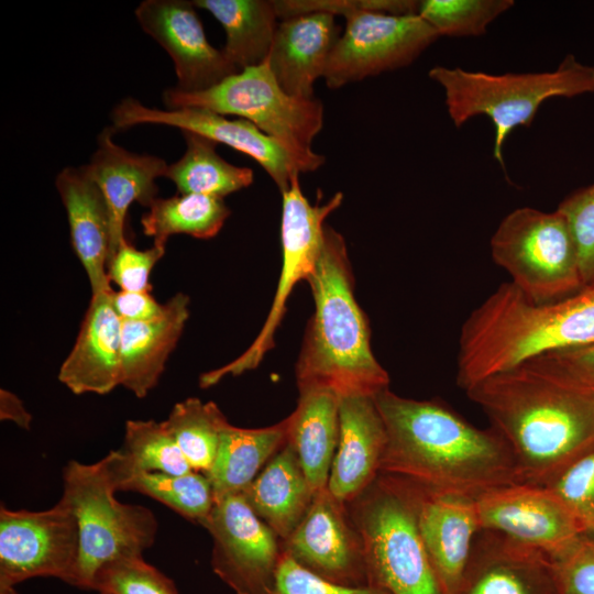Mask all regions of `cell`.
Instances as JSON below:
<instances>
[{
	"label": "cell",
	"mask_w": 594,
	"mask_h": 594,
	"mask_svg": "<svg viewBox=\"0 0 594 594\" xmlns=\"http://www.w3.org/2000/svg\"><path fill=\"white\" fill-rule=\"evenodd\" d=\"M464 392L509 447L522 483L544 485L594 447V388L574 382L543 355Z\"/></svg>",
	"instance_id": "6da1fadb"
},
{
	"label": "cell",
	"mask_w": 594,
	"mask_h": 594,
	"mask_svg": "<svg viewBox=\"0 0 594 594\" xmlns=\"http://www.w3.org/2000/svg\"><path fill=\"white\" fill-rule=\"evenodd\" d=\"M386 429L380 473L476 498L522 483L514 455L492 428L481 429L437 400L374 396Z\"/></svg>",
	"instance_id": "7a4b0ae2"
},
{
	"label": "cell",
	"mask_w": 594,
	"mask_h": 594,
	"mask_svg": "<svg viewBox=\"0 0 594 594\" xmlns=\"http://www.w3.org/2000/svg\"><path fill=\"white\" fill-rule=\"evenodd\" d=\"M593 343L594 284L560 300L536 304L504 283L461 328L457 384L466 391L534 358Z\"/></svg>",
	"instance_id": "3957f363"
},
{
	"label": "cell",
	"mask_w": 594,
	"mask_h": 594,
	"mask_svg": "<svg viewBox=\"0 0 594 594\" xmlns=\"http://www.w3.org/2000/svg\"><path fill=\"white\" fill-rule=\"evenodd\" d=\"M307 280L315 314L296 364L298 389L324 387L339 397H374L388 387L389 377L371 349L369 323L353 294L345 241L327 224L319 257Z\"/></svg>",
	"instance_id": "277c9868"
},
{
	"label": "cell",
	"mask_w": 594,
	"mask_h": 594,
	"mask_svg": "<svg viewBox=\"0 0 594 594\" xmlns=\"http://www.w3.org/2000/svg\"><path fill=\"white\" fill-rule=\"evenodd\" d=\"M429 77L443 88L447 110L457 128L476 116L492 121L493 156L504 173L507 136L518 127L529 128L546 100L594 94V66L580 63L572 54L553 72L491 75L435 66Z\"/></svg>",
	"instance_id": "5b68a950"
},
{
	"label": "cell",
	"mask_w": 594,
	"mask_h": 594,
	"mask_svg": "<svg viewBox=\"0 0 594 594\" xmlns=\"http://www.w3.org/2000/svg\"><path fill=\"white\" fill-rule=\"evenodd\" d=\"M117 477L110 452L100 461H69L63 471L64 499L79 526V554L68 584L91 590L97 572L122 558L143 557L157 534L155 515L116 498Z\"/></svg>",
	"instance_id": "8992f818"
},
{
	"label": "cell",
	"mask_w": 594,
	"mask_h": 594,
	"mask_svg": "<svg viewBox=\"0 0 594 594\" xmlns=\"http://www.w3.org/2000/svg\"><path fill=\"white\" fill-rule=\"evenodd\" d=\"M166 109L198 108L252 122L278 141L311 173L324 156L311 143L323 127V105L286 94L266 62L230 75L218 85L198 92L169 88L162 95Z\"/></svg>",
	"instance_id": "52a82bcc"
},
{
	"label": "cell",
	"mask_w": 594,
	"mask_h": 594,
	"mask_svg": "<svg viewBox=\"0 0 594 594\" xmlns=\"http://www.w3.org/2000/svg\"><path fill=\"white\" fill-rule=\"evenodd\" d=\"M346 507L363 541L370 586L441 594L414 512L393 475L378 473Z\"/></svg>",
	"instance_id": "ba28073f"
},
{
	"label": "cell",
	"mask_w": 594,
	"mask_h": 594,
	"mask_svg": "<svg viewBox=\"0 0 594 594\" xmlns=\"http://www.w3.org/2000/svg\"><path fill=\"white\" fill-rule=\"evenodd\" d=\"M490 246L494 262L532 302L557 301L584 287L573 234L558 210H513L501 221Z\"/></svg>",
	"instance_id": "9c48e42d"
},
{
	"label": "cell",
	"mask_w": 594,
	"mask_h": 594,
	"mask_svg": "<svg viewBox=\"0 0 594 594\" xmlns=\"http://www.w3.org/2000/svg\"><path fill=\"white\" fill-rule=\"evenodd\" d=\"M282 196L283 262L268 316L258 336L242 355L199 377V385L202 388L218 384L228 375L238 376L255 369L272 349L274 333L285 314L286 302L294 286L300 279L307 280L314 272L322 245L324 220L341 206L343 200L342 193L338 191L326 204L311 205L301 193L299 176L293 178Z\"/></svg>",
	"instance_id": "30bf717a"
},
{
	"label": "cell",
	"mask_w": 594,
	"mask_h": 594,
	"mask_svg": "<svg viewBox=\"0 0 594 594\" xmlns=\"http://www.w3.org/2000/svg\"><path fill=\"white\" fill-rule=\"evenodd\" d=\"M79 554V526L59 499L45 510L0 508V588L33 578L68 583Z\"/></svg>",
	"instance_id": "8fae6325"
},
{
	"label": "cell",
	"mask_w": 594,
	"mask_h": 594,
	"mask_svg": "<svg viewBox=\"0 0 594 594\" xmlns=\"http://www.w3.org/2000/svg\"><path fill=\"white\" fill-rule=\"evenodd\" d=\"M345 21L323 75L332 89L406 67L440 36L418 14L364 11Z\"/></svg>",
	"instance_id": "7c38bea8"
},
{
	"label": "cell",
	"mask_w": 594,
	"mask_h": 594,
	"mask_svg": "<svg viewBox=\"0 0 594 594\" xmlns=\"http://www.w3.org/2000/svg\"><path fill=\"white\" fill-rule=\"evenodd\" d=\"M201 526L212 538V571L235 594H266L272 588L282 542L242 493L216 502Z\"/></svg>",
	"instance_id": "4fadbf2b"
},
{
	"label": "cell",
	"mask_w": 594,
	"mask_h": 594,
	"mask_svg": "<svg viewBox=\"0 0 594 594\" xmlns=\"http://www.w3.org/2000/svg\"><path fill=\"white\" fill-rule=\"evenodd\" d=\"M110 116V128L114 132L139 124H161L194 132L217 144L230 146L261 165L282 194L294 177L307 173L305 166L278 141L241 118L229 119L227 116L198 108H150L131 97L118 102Z\"/></svg>",
	"instance_id": "5bb4252c"
},
{
	"label": "cell",
	"mask_w": 594,
	"mask_h": 594,
	"mask_svg": "<svg viewBox=\"0 0 594 594\" xmlns=\"http://www.w3.org/2000/svg\"><path fill=\"white\" fill-rule=\"evenodd\" d=\"M282 549L305 569L332 583L370 586L361 535L345 503L328 485L312 503Z\"/></svg>",
	"instance_id": "9a60e30c"
},
{
	"label": "cell",
	"mask_w": 594,
	"mask_h": 594,
	"mask_svg": "<svg viewBox=\"0 0 594 594\" xmlns=\"http://www.w3.org/2000/svg\"><path fill=\"white\" fill-rule=\"evenodd\" d=\"M393 476L414 512L441 594H455L481 530L475 498Z\"/></svg>",
	"instance_id": "2e32d148"
},
{
	"label": "cell",
	"mask_w": 594,
	"mask_h": 594,
	"mask_svg": "<svg viewBox=\"0 0 594 594\" xmlns=\"http://www.w3.org/2000/svg\"><path fill=\"white\" fill-rule=\"evenodd\" d=\"M481 529L499 532L550 558L584 529L548 487L519 483L490 490L475 498Z\"/></svg>",
	"instance_id": "e0dca14e"
},
{
	"label": "cell",
	"mask_w": 594,
	"mask_h": 594,
	"mask_svg": "<svg viewBox=\"0 0 594 594\" xmlns=\"http://www.w3.org/2000/svg\"><path fill=\"white\" fill-rule=\"evenodd\" d=\"M193 1L144 0L135 9L143 31L169 55L177 77L176 89L207 90L240 70L205 33Z\"/></svg>",
	"instance_id": "ac0fdd59"
},
{
	"label": "cell",
	"mask_w": 594,
	"mask_h": 594,
	"mask_svg": "<svg viewBox=\"0 0 594 594\" xmlns=\"http://www.w3.org/2000/svg\"><path fill=\"white\" fill-rule=\"evenodd\" d=\"M455 594H558L553 563L536 548L481 529Z\"/></svg>",
	"instance_id": "d6986e66"
},
{
	"label": "cell",
	"mask_w": 594,
	"mask_h": 594,
	"mask_svg": "<svg viewBox=\"0 0 594 594\" xmlns=\"http://www.w3.org/2000/svg\"><path fill=\"white\" fill-rule=\"evenodd\" d=\"M113 130L98 136V146L88 164L82 165L100 189L110 218L109 260L127 240L125 219L130 206L139 202L150 208L157 198L156 179L165 177L166 162L154 155L130 152L112 140ZM108 267V266H107Z\"/></svg>",
	"instance_id": "ffe728a7"
},
{
	"label": "cell",
	"mask_w": 594,
	"mask_h": 594,
	"mask_svg": "<svg viewBox=\"0 0 594 594\" xmlns=\"http://www.w3.org/2000/svg\"><path fill=\"white\" fill-rule=\"evenodd\" d=\"M385 446L386 429L374 397H339V440L328 480L332 495L348 504L370 486Z\"/></svg>",
	"instance_id": "44dd1931"
},
{
	"label": "cell",
	"mask_w": 594,
	"mask_h": 594,
	"mask_svg": "<svg viewBox=\"0 0 594 594\" xmlns=\"http://www.w3.org/2000/svg\"><path fill=\"white\" fill-rule=\"evenodd\" d=\"M110 292L91 295L73 349L57 378L76 395H106L121 385L122 320Z\"/></svg>",
	"instance_id": "7402d4cb"
},
{
	"label": "cell",
	"mask_w": 594,
	"mask_h": 594,
	"mask_svg": "<svg viewBox=\"0 0 594 594\" xmlns=\"http://www.w3.org/2000/svg\"><path fill=\"white\" fill-rule=\"evenodd\" d=\"M336 16L308 13L282 20L266 64L282 89L296 98H315V82L324 75L341 35Z\"/></svg>",
	"instance_id": "603a6c76"
},
{
	"label": "cell",
	"mask_w": 594,
	"mask_h": 594,
	"mask_svg": "<svg viewBox=\"0 0 594 594\" xmlns=\"http://www.w3.org/2000/svg\"><path fill=\"white\" fill-rule=\"evenodd\" d=\"M55 185L66 210L72 246L88 276L91 295L110 292V218L100 189L82 165L62 169Z\"/></svg>",
	"instance_id": "cb8c5ba5"
},
{
	"label": "cell",
	"mask_w": 594,
	"mask_h": 594,
	"mask_svg": "<svg viewBox=\"0 0 594 594\" xmlns=\"http://www.w3.org/2000/svg\"><path fill=\"white\" fill-rule=\"evenodd\" d=\"M189 302L178 293L157 318L122 321L121 385L136 397H145L157 384L189 318Z\"/></svg>",
	"instance_id": "d4e9b609"
},
{
	"label": "cell",
	"mask_w": 594,
	"mask_h": 594,
	"mask_svg": "<svg viewBox=\"0 0 594 594\" xmlns=\"http://www.w3.org/2000/svg\"><path fill=\"white\" fill-rule=\"evenodd\" d=\"M241 493L280 541L293 534L315 496L299 459L288 442Z\"/></svg>",
	"instance_id": "484cf974"
},
{
	"label": "cell",
	"mask_w": 594,
	"mask_h": 594,
	"mask_svg": "<svg viewBox=\"0 0 594 594\" xmlns=\"http://www.w3.org/2000/svg\"><path fill=\"white\" fill-rule=\"evenodd\" d=\"M339 440V395L324 387L299 391L287 417V442L294 448L316 494L328 485Z\"/></svg>",
	"instance_id": "4316f807"
},
{
	"label": "cell",
	"mask_w": 594,
	"mask_h": 594,
	"mask_svg": "<svg viewBox=\"0 0 594 594\" xmlns=\"http://www.w3.org/2000/svg\"><path fill=\"white\" fill-rule=\"evenodd\" d=\"M287 442V418L265 428H222L217 454L206 474L211 483L215 503L230 494L241 493L266 463Z\"/></svg>",
	"instance_id": "83f0119b"
},
{
	"label": "cell",
	"mask_w": 594,
	"mask_h": 594,
	"mask_svg": "<svg viewBox=\"0 0 594 594\" xmlns=\"http://www.w3.org/2000/svg\"><path fill=\"white\" fill-rule=\"evenodd\" d=\"M196 8L210 12L222 25V52L241 72L263 64L271 51L278 25L274 1L195 0Z\"/></svg>",
	"instance_id": "f1b7e54d"
},
{
	"label": "cell",
	"mask_w": 594,
	"mask_h": 594,
	"mask_svg": "<svg viewBox=\"0 0 594 594\" xmlns=\"http://www.w3.org/2000/svg\"><path fill=\"white\" fill-rule=\"evenodd\" d=\"M186 142L184 155L167 166L165 177L178 194H199L217 198L249 187L254 173L249 167L235 166L217 153V143L200 134L180 131Z\"/></svg>",
	"instance_id": "f546056e"
},
{
	"label": "cell",
	"mask_w": 594,
	"mask_h": 594,
	"mask_svg": "<svg viewBox=\"0 0 594 594\" xmlns=\"http://www.w3.org/2000/svg\"><path fill=\"white\" fill-rule=\"evenodd\" d=\"M230 209L222 198L199 194H177L156 198L141 218L143 233L154 244L166 246L169 237L186 234L197 239L216 237Z\"/></svg>",
	"instance_id": "4dcf8cb0"
},
{
	"label": "cell",
	"mask_w": 594,
	"mask_h": 594,
	"mask_svg": "<svg viewBox=\"0 0 594 594\" xmlns=\"http://www.w3.org/2000/svg\"><path fill=\"white\" fill-rule=\"evenodd\" d=\"M113 469L118 492L146 495L199 525L207 519L215 505L212 486L205 473L197 471L183 475L142 471L123 473L118 468L116 451H113Z\"/></svg>",
	"instance_id": "1f68e13d"
},
{
	"label": "cell",
	"mask_w": 594,
	"mask_h": 594,
	"mask_svg": "<svg viewBox=\"0 0 594 594\" xmlns=\"http://www.w3.org/2000/svg\"><path fill=\"white\" fill-rule=\"evenodd\" d=\"M191 469L207 474L215 461L226 416L213 402L190 397L174 405L163 421Z\"/></svg>",
	"instance_id": "d6a6232c"
},
{
	"label": "cell",
	"mask_w": 594,
	"mask_h": 594,
	"mask_svg": "<svg viewBox=\"0 0 594 594\" xmlns=\"http://www.w3.org/2000/svg\"><path fill=\"white\" fill-rule=\"evenodd\" d=\"M116 453L123 473L183 475L194 471L163 421L128 420L123 446Z\"/></svg>",
	"instance_id": "836d02e7"
},
{
	"label": "cell",
	"mask_w": 594,
	"mask_h": 594,
	"mask_svg": "<svg viewBox=\"0 0 594 594\" xmlns=\"http://www.w3.org/2000/svg\"><path fill=\"white\" fill-rule=\"evenodd\" d=\"M513 6V0H421L418 15L440 36H477Z\"/></svg>",
	"instance_id": "e575fe53"
},
{
	"label": "cell",
	"mask_w": 594,
	"mask_h": 594,
	"mask_svg": "<svg viewBox=\"0 0 594 594\" xmlns=\"http://www.w3.org/2000/svg\"><path fill=\"white\" fill-rule=\"evenodd\" d=\"M91 590L108 594H178L174 581L143 557L107 563L97 572Z\"/></svg>",
	"instance_id": "d590c367"
},
{
	"label": "cell",
	"mask_w": 594,
	"mask_h": 594,
	"mask_svg": "<svg viewBox=\"0 0 594 594\" xmlns=\"http://www.w3.org/2000/svg\"><path fill=\"white\" fill-rule=\"evenodd\" d=\"M543 486L560 498L585 534H594V447L566 464Z\"/></svg>",
	"instance_id": "8d00e7d4"
},
{
	"label": "cell",
	"mask_w": 594,
	"mask_h": 594,
	"mask_svg": "<svg viewBox=\"0 0 594 594\" xmlns=\"http://www.w3.org/2000/svg\"><path fill=\"white\" fill-rule=\"evenodd\" d=\"M557 210L573 234L584 286L594 284V183L571 193Z\"/></svg>",
	"instance_id": "74e56055"
},
{
	"label": "cell",
	"mask_w": 594,
	"mask_h": 594,
	"mask_svg": "<svg viewBox=\"0 0 594 594\" xmlns=\"http://www.w3.org/2000/svg\"><path fill=\"white\" fill-rule=\"evenodd\" d=\"M279 19L308 13L343 15L371 11L393 15L418 14L419 1L415 0H279L274 1Z\"/></svg>",
	"instance_id": "f35d334b"
},
{
	"label": "cell",
	"mask_w": 594,
	"mask_h": 594,
	"mask_svg": "<svg viewBox=\"0 0 594 594\" xmlns=\"http://www.w3.org/2000/svg\"><path fill=\"white\" fill-rule=\"evenodd\" d=\"M551 560L558 594H594V537L581 535Z\"/></svg>",
	"instance_id": "ab89813d"
},
{
	"label": "cell",
	"mask_w": 594,
	"mask_h": 594,
	"mask_svg": "<svg viewBox=\"0 0 594 594\" xmlns=\"http://www.w3.org/2000/svg\"><path fill=\"white\" fill-rule=\"evenodd\" d=\"M165 248L153 244L150 249L139 250L125 240L108 262V277L128 292H150V274L155 264L164 256Z\"/></svg>",
	"instance_id": "60d3db41"
},
{
	"label": "cell",
	"mask_w": 594,
	"mask_h": 594,
	"mask_svg": "<svg viewBox=\"0 0 594 594\" xmlns=\"http://www.w3.org/2000/svg\"><path fill=\"white\" fill-rule=\"evenodd\" d=\"M266 594H389L374 587H352L332 583L297 563L283 551L272 588Z\"/></svg>",
	"instance_id": "b9f144b4"
},
{
	"label": "cell",
	"mask_w": 594,
	"mask_h": 594,
	"mask_svg": "<svg viewBox=\"0 0 594 594\" xmlns=\"http://www.w3.org/2000/svg\"><path fill=\"white\" fill-rule=\"evenodd\" d=\"M112 307L122 321H146L164 311L150 292L113 290L110 293Z\"/></svg>",
	"instance_id": "7bdbcfd3"
},
{
	"label": "cell",
	"mask_w": 594,
	"mask_h": 594,
	"mask_svg": "<svg viewBox=\"0 0 594 594\" xmlns=\"http://www.w3.org/2000/svg\"><path fill=\"white\" fill-rule=\"evenodd\" d=\"M543 356L574 382L594 388V343Z\"/></svg>",
	"instance_id": "ee69618b"
},
{
	"label": "cell",
	"mask_w": 594,
	"mask_h": 594,
	"mask_svg": "<svg viewBox=\"0 0 594 594\" xmlns=\"http://www.w3.org/2000/svg\"><path fill=\"white\" fill-rule=\"evenodd\" d=\"M0 418L1 420H11L23 429H29L32 415L26 410L22 400L13 393L0 391Z\"/></svg>",
	"instance_id": "f6af8a7d"
},
{
	"label": "cell",
	"mask_w": 594,
	"mask_h": 594,
	"mask_svg": "<svg viewBox=\"0 0 594 594\" xmlns=\"http://www.w3.org/2000/svg\"><path fill=\"white\" fill-rule=\"evenodd\" d=\"M99 594H108V593H99Z\"/></svg>",
	"instance_id": "bcb514c9"
}]
</instances>
